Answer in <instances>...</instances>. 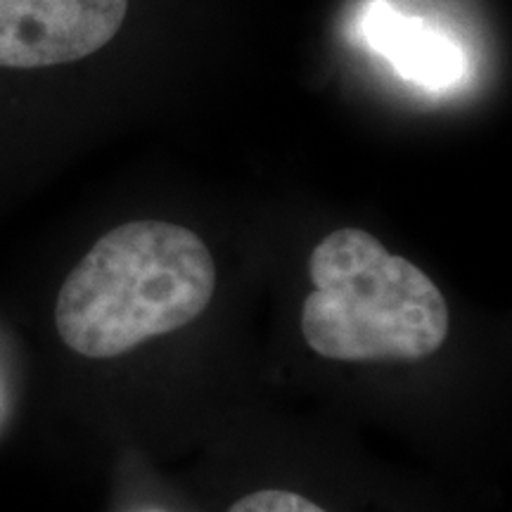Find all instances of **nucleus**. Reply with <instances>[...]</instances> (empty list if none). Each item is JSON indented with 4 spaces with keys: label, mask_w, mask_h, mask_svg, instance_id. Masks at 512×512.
Returning a JSON list of instances; mask_svg holds the SVG:
<instances>
[{
    "label": "nucleus",
    "mask_w": 512,
    "mask_h": 512,
    "mask_svg": "<svg viewBox=\"0 0 512 512\" xmlns=\"http://www.w3.org/2000/svg\"><path fill=\"white\" fill-rule=\"evenodd\" d=\"M228 512H325L302 494L280 489L254 491V494L242 496L238 503L230 505Z\"/></svg>",
    "instance_id": "5"
},
{
    "label": "nucleus",
    "mask_w": 512,
    "mask_h": 512,
    "mask_svg": "<svg viewBox=\"0 0 512 512\" xmlns=\"http://www.w3.org/2000/svg\"><path fill=\"white\" fill-rule=\"evenodd\" d=\"M368 36L373 46L392 57L403 76L422 86H446L456 79L463 60L453 43L432 34L411 19L396 15L392 8L377 3L368 15Z\"/></svg>",
    "instance_id": "4"
},
{
    "label": "nucleus",
    "mask_w": 512,
    "mask_h": 512,
    "mask_svg": "<svg viewBox=\"0 0 512 512\" xmlns=\"http://www.w3.org/2000/svg\"><path fill=\"white\" fill-rule=\"evenodd\" d=\"M216 290L209 247L190 228L131 221L95 242L57 294L62 342L86 358H114L190 325Z\"/></svg>",
    "instance_id": "1"
},
{
    "label": "nucleus",
    "mask_w": 512,
    "mask_h": 512,
    "mask_svg": "<svg viewBox=\"0 0 512 512\" xmlns=\"http://www.w3.org/2000/svg\"><path fill=\"white\" fill-rule=\"evenodd\" d=\"M302 335L330 361H420L448 337L444 294L413 261L361 228H339L313 247Z\"/></svg>",
    "instance_id": "2"
},
{
    "label": "nucleus",
    "mask_w": 512,
    "mask_h": 512,
    "mask_svg": "<svg viewBox=\"0 0 512 512\" xmlns=\"http://www.w3.org/2000/svg\"><path fill=\"white\" fill-rule=\"evenodd\" d=\"M126 12L128 0H0V67L83 60L117 36Z\"/></svg>",
    "instance_id": "3"
}]
</instances>
